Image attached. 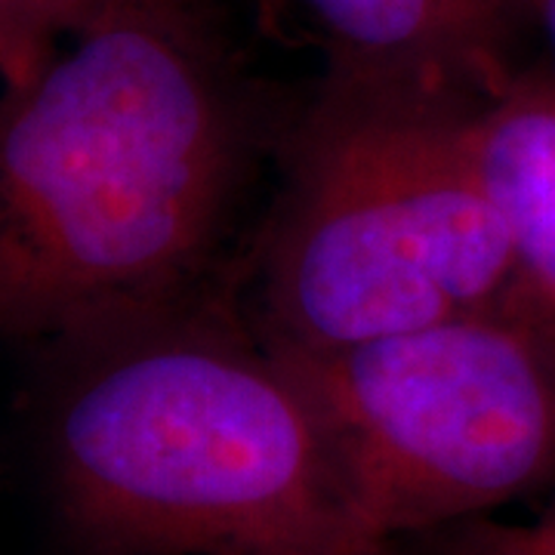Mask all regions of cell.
Returning <instances> with one entry per match:
<instances>
[{"instance_id": "cell-9", "label": "cell", "mask_w": 555, "mask_h": 555, "mask_svg": "<svg viewBox=\"0 0 555 555\" xmlns=\"http://www.w3.org/2000/svg\"><path fill=\"white\" fill-rule=\"evenodd\" d=\"M494 528L509 555H555V494L546 496L543 509L531 521L509 525L494 518Z\"/></svg>"}, {"instance_id": "cell-10", "label": "cell", "mask_w": 555, "mask_h": 555, "mask_svg": "<svg viewBox=\"0 0 555 555\" xmlns=\"http://www.w3.org/2000/svg\"><path fill=\"white\" fill-rule=\"evenodd\" d=\"M528 7V16L534 22L537 28L543 31V38L550 43V65L555 72V0H525Z\"/></svg>"}, {"instance_id": "cell-2", "label": "cell", "mask_w": 555, "mask_h": 555, "mask_svg": "<svg viewBox=\"0 0 555 555\" xmlns=\"http://www.w3.org/2000/svg\"><path fill=\"white\" fill-rule=\"evenodd\" d=\"M43 485L87 555H371L339 444L232 281L43 346Z\"/></svg>"}, {"instance_id": "cell-3", "label": "cell", "mask_w": 555, "mask_h": 555, "mask_svg": "<svg viewBox=\"0 0 555 555\" xmlns=\"http://www.w3.org/2000/svg\"><path fill=\"white\" fill-rule=\"evenodd\" d=\"M476 102L321 78L284 120L241 312L287 356L408 334L528 287L478 177Z\"/></svg>"}, {"instance_id": "cell-1", "label": "cell", "mask_w": 555, "mask_h": 555, "mask_svg": "<svg viewBox=\"0 0 555 555\" xmlns=\"http://www.w3.org/2000/svg\"><path fill=\"white\" fill-rule=\"evenodd\" d=\"M281 130L225 0H96L0 90V343L225 287Z\"/></svg>"}, {"instance_id": "cell-5", "label": "cell", "mask_w": 555, "mask_h": 555, "mask_svg": "<svg viewBox=\"0 0 555 555\" xmlns=\"http://www.w3.org/2000/svg\"><path fill=\"white\" fill-rule=\"evenodd\" d=\"M272 28L297 25L324 78L478 102L516 72L525 0H257Z\"/></svg>"}, {"instance_id": "cell-11", "label": "cell", "mask_w": 555, "mask_h": 555, "mask_svg": "<svg viewBox=\"0 0 555 555\" xmlns=\"http://www.w3.org/2000/svg\"><path fill=\"white\" fill-rule=\"evenodd\" d=\"M0 75H3V62H0Z\"/></svg>"}, {"instance_id": "cell-7", "label": "cell", "mask_w": 555, "mask_h": 555, "mask_svg": "<svg viewBox=\"0 0 555 555\" xmlns=\"http://www.w3.org/2000/svg\"><path fill=\"white\" fill-rule=\"evenodd\" d=\"M96 0H0V83L28 78Z\"/></svg>"}, {"instance_id": "cell-4", "label": "cell", "mask_w": 555, "mask_h": 555, "mask_svg": "<svg viewBox=\"0 0 555 555\" xmlns=\"http://www.w3.org/2000/svg\"><path fill=\"white\" fill-rule=\"evenodd\" d=\"M291 358L334 429L371 555L555 494V306L531 287Z\"/></svg>"}, {"instance_id": "cell-6", "label": "cell", "mask_w": 555, "mask_h": 555, "mask_svg": "<svg viewBox=\"0 0 555 555\" xmlns=\"http://www.w3.org/2000/svg\"><path fill=\"white\" fill-rule=\"evenodd\" d=\"M469 145L521 281L555 306V72L521 62L469 108Z\"/></svg>"}, {"instance_id": "cell-8", "label": "cell", "mask_w": 555, "mask_h": 555, "mask_svg": "<svg viewBox=\"0 0 555 555\" xmlns=\"http://www.w3.org/2000/svg\"><path fill=\"white\" fill-rule=\"evenodd\" d=\"M379 555H509V550L496 537L494 518H476L444 531L398 540Z\"/></svg>"}]
</instances>
